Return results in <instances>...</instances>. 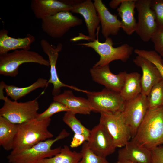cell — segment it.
<instances>
[{"mask_svg": "<svg viewBox=\"0 0 163 163\" xmlns=\"http://www.w3.org/2000/svg\"><path fill=\"white\" fill-rule=\"evenodd\" d=\"M151 152V163H163V145L155 148Z\"/></svg>", "mask_w": 163, "mask_h": 163, "instance_id": "obj_34", "label": "cell"}, {"mask_svg": "<svg viewBox=\"0 0 163 163\" xmlns=\"http://www.w3.org/2000/svg\"><path fill=\"white\" fill-rule=\"evenodd\" d=\"M133 62L142 69L141 94L147 96L153 87L163 78L155 66L147 59L137 56Z\"/></svg>", "mask_w": 163, "mask_h": 163, "instance_id": "obj_17", "label": "cell"}, {"mask_svg": "<svg viewBox=\"0 0 163 163\" xmlns=\"http://www.w3.org/2000/svg\"><path fill=\"white\" fill-rule=\"evenodd\" d=\"M90 72L94 81L104 85L107 89L119 93L122 89L127 73L124 71L114 74L110 71L109 64L93 66Z\"/></svg>", "mask_w": 163, "mask_h": 163, "instance_id": "obj_14", "label": "cell"}, {"mask_svg": "<svg viewBox=\"0 0 163 163\" xmlns=\"http://www.w3.org/2000/svg\"><path fill=\"white\" fill-rule=\"evenodd\" d=\"M99 123L105 128L117 148H122L132 138L122 111L100 113Z\"/></svg>", "mask_w": 163, "mask_h": 163, "instance_id": "obj_7", "label": "cell"}, {"mask_svg": "<svg viewBox=\"0 0 163 163\" xmlns=\"http://www.w3.org/2000/svg\"><path fill=\"white\" fill-rule=\"evenodd\" d=\"M149 109L147 96L142 94L125 102L122 112L126 122L130 129L132 139L135 135Z\"/></svg>", "mask_w": 163, "mask_h": 163, "instance_id": "obj_11", "label": "cell"}, {"mask_svg": "<svg viewBox=\"0 0 163 163\" xmlns=\"http://www.w3.org/2000/svg\"><path fill=\"white\" fill-rule=\"evenodd\" d=\"M18 130V124L0 116V145L6 151L12 149Z\"/></svg>", "mask_w": 163, "mask_h": 163, "instance_id": "obj_24", "label": "cell"}, {"mask_svg": "<svg viewBox=\"0 0 163 163\" xmlns=\"http://www.w3.org/2000/svg\"><path fill=\"white\" fill-rule=\"evenodd\" d=\"M48 85L47 79L40 78L30 85L27 87H18L13 85H8L5 83L4 88L7 96L14 101H17L39 88L47 87Z\"/></svg>", "mask_w": 163, "mask_h": 163, "instance_id": "obj_25", "label": "cell"}, {"mask_svg": "<svg viewBox=\"0 0 163 163\" xmlns=\"http://www.w3.org/2000/svg\"><path fill=\"white\" fill-rule=\"evenodd\" d=\"M116 163H137L136 162H131L130 161H117Z\"/></svg>", "mask_w": 163, "mask_h": 163, "instance_id": "obj_38", "label": "cell"}, {"mask_svg": "<svg viewBox=\"0 0 163 163\" xmlns=\"http://www.w3.org/2000/svg\"><path fill=\"white\" fill-rule=\"evenodd\" d=\"M147 98L149 110L163 106V79L153 87Z\"/></svg>", "mask_w": 163, "mask_h": 163, "instance_id": "obj_28", "label": "cell"}, {"mask_svg": "<svg viewBox=\"0 0 163 163\" xmlns=\"http://www.w3.org/2000/svg\"><path fill=\"white\" fill-rule=\"evenodd\" d=\"M81 152L82 158L78 163H109L106 158L98 156L89 148L87 141L83 144Z\"/></svg>", "mask_w": 163, "mask_h": 163, "instance_id": "obj_30", "label": "cell"}, {"mask_svg": "<svg viewBox=\"0 0 163 163\" xmlns=\"http://www.w3.org/2000/svg\"><path fill=\"white\" fill-rule=\"evenodd\" d=\"M88 140V139L83 135L74 134L70 146L72 148L77 147L85 141H87Z\"/></svg>", "mask_w": 163, "mask_h": 163, "instance_id": "obj_35", "label": "cell"}, {"mask_svg": "<svg viewBox=\"0 0 163 163\" xmlns=\"http://www.w3.org/2000/svg\"><path fill=\"white\" fill-rule=\"evenodd\" d=\"M124 0H112L109 4L110 8L113 9L117 8Z\"/></svg>", "mask_w": 163, "mask_h": 163, "instance_id": "obj_36", "label": "cell"}, {"mask_svg": "<svg viewBox=\"0 0 163 163\" xmlns=\"http://www.w3.org/2000/svg\"><path fill=\"white\" fill-rule=\"evenodd\" d=\"M141 75L137 72L127 73L120 92L125 102L134 99L141 94Z\"/></svg>", "mask_w": 163, "mask_h": 163, "instance_id": "obj_23", "label": "cell"}, {"mask_svg": "<svg viewBox=\"0 0 163 163\" xmlns=\"http://www.w3.org/2000/svg\"><path fill=\"white\" fill-rule=\"evenodd\" d=\"M27 63L50 66L49 61L38 53L27 50H17L0 55V74L15 77L18 74L20 66Z\"/></svg>", "mask_w": 163, "mask_h": 163, "instance_id": "obj_6", "label": "cell"}, {"mask_svg": "<svg viewBox=\"0 0 163 163\" xmlns=\"http://www.w3.org/2000/svg\"><path fill=\"white\" fill-rule=\"evenodd\" d=\"M151 0H136L138 21L136 32L144 42H148L158 27L155 15L150 7Z\"/></svg>", "mask_w": 163, "mask_h": 163, "instance_id": "obj_10", "label": "cell"}, {"mask_svg": "<svg viewBox=\"0 0 163 163\" xmlns=\"http://www.w3.org/2000/svg\"><path fill=\"white\" fill-rule=\"evenodd\" d=\"M53 98L54 101L63 104L68 108L70 111L75 114L88 115L92 111L88 99L75 96L72 90H65L62 93L54 96Z\"/></svg>", "mask_w": 163, "mask_h": 163, "instance_id": "obj_20", "label": "cell"}, {"mask_svg": "<svg viewBox=\"0 0 163 163\" xmlns=\"http://www.w3.org/2000/svg\"><path fill=\"white\" fill-rule=\"evenodd\" d=\"M92 109V111L102 112L123 111L125 101L120 93L106 88L100 91H87L85 93Z\"/></svg>", "mask_w": 163, "mask_h": 163, "instance_id": "obj_8", "label": "cell"}, {"mask_svg": "<svg viewBox=\"0 0 163 163\" xmlns=\"http://www.w3.org/2000/svg\"><path fill=\"white\" fill-rule=\"evenodd\" d=\"M70 135L63 129L53 139H49L40 142L20 153H10L7 158L8 163H38L46 158L53 157L59 153L62 147L52 149L53 145L56 142L68 137Z\"/></svg>", "mask_w": 163, "mask_h": 163, "instance_id": "obj_3", "label": "cell"}, {"mask_svg": "<svg viewBox=\"0 0 163 163\" xmlns=\"http://www.w3.org/2000/svg\"><path fill=\"white\" fill-rule=\"evenodd\" d=\"M50 118L39 120L36 119L18 124V130L10 153H20L37 143L53 137L48 129Z\"/></svg>", "mask_w": 163, "mask_h": 163, "instance_id": "obj_2", "label": "cell"}, {"mask_svg": "<svg viewBox=\"0 0 163 163\" xmlns=\"http://www.w3.org/2000/svg\"><path fill=\"white\" fill-rule=\"evenodd\" d=\"M100 27L97 29V38L92 42L78 44V45L91 48L100 56L99 60L93 66H102L109 64L112 61L120 60L126 62L131 55L133 47L127 43L116 47L113 46L112 39L109 37L106 38L105 42L101 43L98 40V34Z\"/></svg>", "mask_w": 163, "mask_h": 163, "instance_id": "obj_5", "label": "cell"}, {"mask_svg": "<svg viewBox=\"0 0 163 163\" xmlns=\"http://www.w3.org/2000/svg\"><path fill=\"white\" fill-rule=\"evenodd\" d=\"M41 48L43 52L48 56L50 66V76L48 80V83L52 84L53 88L52 94L53 96L60 94L61 88L63 87L69 88L75 91L85 93L86 90L79 89L75 87L66 84L60 80L56 69V64L59 56V53L61 51L63 45L58 43L56 47H53L46 40L42 39L40 42Z\"/></svg>", "mask_w": 163, "mask_h": 163, "instance_id": "obj_12", "label": "cell"}, {"mask_svg": "<svg viewBox=\"0 0 163 163\" xmlns=\"http://www.w3.org/2000/svg\"><path fill=\"white\" fill-rule=\"evenodd\" d=\"M7 30L3 29L0 31V55L11 50H30L31 44L35 41V37L28 34L23 38H15L10 37Z\"/></svg>", "mask_w": 163, "mask_h": 163, "instance_id": "obj_21", "label": "cell"}, {"mask_svg": "<svg viewBox=\"0 0 163 163\" xmlns=\"http://www.w3.org/2000/svg\"><path fill=\"white\" fill-rule=\"evenodd\" d=\"M79 35L77 37H75L70 39L71 41H76L80 40H85L90 41L88 36L83 34L82 33L79 34Z\"/></svg>", "mask_w": 163, "mask_h": 163, "instance_id": "obj_37", "label": "cell"}, {"mask_svg": "<svg viewBox=\"0 0 163 163\" xmlns=\"http://www.w3.org/2000/svg\"><path fill=\"white\" fill-rule=\"evenodd\" d=\"M162 62L163 63V58H162Z\"/></svg>", "mask_w": 163, "mask_h": 163, "instance_id": "obj_39", "label": "cell"}, {"mask_svg": "<svg viewBox=\"0 0 163 163\" xmlns=\"http://www.w3.org/2000/svg\"><path fill=\"white\" fill-rule=\"evenodd\" d=\"M134 52L137 56L145 58L153 63L157 68L163 79L162 58L158 53L154 50L139 49L134 50Z\"/></svg>", "mask_w": 163, "mask_h": 163, "instance_id": "obj_29", "label": "cell"}, {"mask_svg": "<svg viewBox=\"0 0 163 163\" xmlns=\"http://www.w3.org/2000/svg\"><path fill=\"white\" fill-rule=\"evenodd\" d=\"M94 4L100 18L103 35L106 38L110 35H117L122 27L117 15L112 14L101 0H94Z\"/></svg>", "mask_w": 163, "mask_h": 163, "instance_id": "obj_18", "label": "cell"}, {"mask_svg": "<svg viewBox=\"0 0 163 163\" xmlns=\"http://www.w3.org/2000/svg\"><path fill=\"white\" fill-rule=\"evenodd\" d=\"M75 115L70 111L66 112L62 117V120L70 128L74 134L83 135L88 139L91 130L83 125Z\"/></svg>", "mask_w": 163, "mask_h": 163, "instance_id": "obj_27", "label": "cell"}, {"mask_svg": "<svg viewBox=\"0 0 163 163\" xmlns=\"http://www.w3.org/2000/svg\"><path fill=\"white\" fill-rule=\"evenodd\" d=\"M114 163H116V162Z\"/></svg>", "mask_w": 163, "mask_h": 163, "instance_id": "obj_40", "label": "cell"}, {"mask_svg": "<svg viewBox=\"0 0 163 163\" xmlns=\"http://www.w3.org/2000/svg\"><path fill=\"white\" fill-rule=\"evenodd\" d=\"M82 158L81 152L72 151L68 146L65 145L59 153L43 159L38 163H78Z\"/></svg>", "mask_w": 163, "mask_h": 163, "instance_id": "obj_26", "label": "cell"}, {"mask_svg": "<svg viewBox=\"0 0 163 163\" xmlns=\"http://www.w3.org/2000/svg\"><path fill=\"white\" fill-rule=\"evenodd\" d=\"M152 152L132 140L118 152L117 161H127L137 163H151Z\"/></svg>", "mask_w": 163, "mask_h": 163, "instance_id": "obj_19", "label": "cell"}, {"mask_svg": "<svg viewBox=\"0 0 163 163\" xmlns=\"http://www.w3.org/2000/svg\"><path fill=\"white\" fill-rule=\"evenodd\" d=\"M0 99L4 101L0 109V116L9 122L20 124L36 119L39 113V104L36 99L25 102L11 101L4 95L3 90H0Z\"/></svg>", "mask_w": 163, "mask_h": 163, "instance_id": "obj_4", "label": "cell"}, {"mask_svg": "<svg viewBox=\"0 0 163 163\" xmlns=\"http://www.w3.org/2000/svg\"><path fill=\"white\" fill-rule=\"evenodd\" d=\"M41 20L43 30L54 38H61L71 28L82 23V19L69 11L60 12Z\"/></svg>", "mask_w": 163, "mask_h": 163, "instance_id": "obj_9", "label": "cell"}, {"mask_svg": "<svg viewBox=\"0 0 163 163\" xmlns=\"http://www.w3.org/2000/svg\"><path fill=\"white\" fill-rule=\"evenodd\" d=\"M87 142L89 148L94 153L103 157L113 153L116 148L107 129L99 123L91 130Z\"/></svg>", "mask_w": 163, "mask_h": 163, "instance_id": "obj_13", "label": "cell"}, {"mask_svg": "<svg viewBox=\"0 0 163 163\" xmlns=\"http://www.w3.org/2000/svg\"><path fill=\"white\" fill-rule=\"evenodd\" d=\"M69 111V109L65 105L60 102L53 101L46 110L39 114L36 119L39 120H45L50 118L55 113L61 112Z\"/></svg>", "mask_w": 163, "mask_h": 163, "instance_id": "obj_31", "label": "cell"}, {"mask_svg": "<svg viewBox=\"0 0 163 163\" xmlns=\"http://www.w3.org/2000/svg\"><path fill=\"white\" fill-rule=\"evenodd\" d=\"M131 140L151 151L163 145V106L149 109L135 135Z\"/></svg>", "mask_w": 163, "mask_h": 163, "instance_id": "obj_1", "label": "cell"}, {"mask_svg": "<svg viewBox=\"0 0 163 163\" xmlns=\"http://www.w3.org/2000/svg\"><path fill=\"white\" fill-rule=\"evenodd\" d=\"M70 2L65 0H32L30 8L35 16L42 20L60 12H70L73 5Z\"/></svg>", "mask_w": 163, "mask_h": 163, "instance_id": "obj_15", "label": "cell"}, {"mask_svg": "<svg viewBox=\"0 0 163 163\" xmlns=\"http://www.w3.org/2000/svg\"><path fill=\"white\" fill-rule=\"evenodd\" d=\"M136 0H124L117 9L121 18V28L129 35L136 32V29L137 22L134 17Z\"/></svg>", "mask_w": 163, "mask_h": 163, "instance_id": "obj_22", "label": "cell"}, {"mask_svg": "<svg viewBox=\"0 0 163 163\" xmlns=\"http://www.w3.org/2000/svg\"><path fill=\"white\" fill-rule=\"evenodd\" d=\"M83 17L91 41L96 39V30L99 27L100 19L94 3L91 0L83 1L73 5L71 11Z\"/></svg>", "mask_w": 163, "mask_h": 163, "instance_id": "obj_16", "label": "cell"}, {"mask_svg": "<svg viewBox=\"0 0 163 163\" xmlns=\"http://www.w3.org/2000/svg\"><path fill=\"white\" fill-rule=\"evenodd\" d=\"M151 40L154 44L155 51L163 58V28L158 27Z\"/></svg>", "mask_w": 163, "mask_h": 163, "instance_id": "obj_33", "label": "cell"}, {"mask_svg": "<svg viewBox=\"0 0 163 163\" xmlns=\"http://www.w3.org/2000/svg\"><path fill=\"white\" fill-rule=\"evenodd\" d=\"M150 7L155 12L158 27L163 28V0H151Z\"/></svg>", "mask_w": 163, "mask_h": 163, "instance_id": "obj_32", "label": "cell"}]
</instances>
